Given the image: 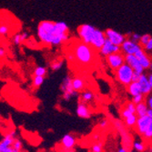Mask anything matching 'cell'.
Instances as JSON below:
<instances>
[{"instance_id":"obj_1","label":"cell","mask_w":152,"mask_h":152,"mask_svg":"<svg viewBox=\"0 0 152 152\" xmlns=\"http://www.w3.org/2000/svg\"><path fill=\"white\" fill-rule=\"evenodd\" d=\"M57 36H61V35L58 34L57 31L56 22L44 20V21H41L38 24L37 37L42 44L47 45V46H52L53 40Z\"/></svg>"},{"instance_id":"obj_2","label":"cell","mask_w":152,"mask_h":152,"mask_svg":"<svg viewBox=\"0 0 152 152\" xmlns=\"http://www.w3.org/2000/svg\"><path fill=\"white\" fill-rule=\"evenodd\" d=\"M72 53L74 54L76 62L82 66H88L93 62L95 58L93 48L84 42H77L74 45Z\"/></svg>"},{"instance_id":"obj_3","label":"cell","mask_w":152,"mask_h":152,"mask_svg":"<svg viewBox=\"0 0 152 152\" xmlns=\"http://www.w3.org/2000/svg\"><path fill=\"white\" fill-rule=\"evenodd\" d=\"M133 74H134V69L126 63L116 70V77L118 81L120 84L127 87L132 82Z\"/></svg>"},{"instance_id":"obj_4","label":"cell","mask_w":152,"mask_h":152,"mask_svg":"<svg viewBox=\"0 0 152 152\" xmlns=\"http://www.w3.org/2000/svg\"><path fill=\"white\" fill-rule=\"evenodd\" d=\"M114 126L116 127V129H118L120 137H121V143H122V147H124L126 149H128L129 151H130L131 148H133V139L130 135V133L127 130L126 127L123 125V124L116 119L114 120Z\"/></svg>"},{"instance_id":"obj_5","label":"cell","mask_w":152,"mask_h":152,"mask_svg":"<svg viewBox=\"0 0 152 152\" xmlns=\"http://www.w3.org/2000/svg\"><path fill=\"white\" fill-rule=\"evenodd\" d=\"M96 27L89 24H83L77 27V34L82 42L90 45L92 37L96 31Z\"/></svg>"},{"instance_id":"obj_6","label":"cell","mask_w":152,"mask_h":152,"mask_svg":"<svg viewBox=\"0 0 152 152\" xmlns=\"http://www.w3.org/2000/svg\"><path fill=\"white\" fill-rule=\"evenodd\" d=\"M107 62L109 66V67L113 70H117L122 65H124L125 62V57L123 56L122 53H115L111 54L107 57Z\"/></svg>"},{"instance_id":"obj_7","label":"cell","mask_w":152,"mask_h":152,"mask_svg":"<svg viewBox=\"0 0 152 152\" xmlns=\"http://www.w3.org/2000/svg\"><path fill=\"white\" fill-rule=\"evenodd\" d=\"M107 40V37H106V34L105 32L99 30V29H96L93 37H92V39H91V42H90V46L96 49V50H99L102 48V47L104 46L105 42Z\"/></svg>"},{"instance_id":"obj_8","label":"cell","mask_w":152,"mask_h":152,"mask_svg":"<svg viewBox=\"0 0 152 152\" xmlns=\"http://www.w3.org/2000/svg\"><path fill=\"white\" fill-rule=\"evenodd\" d=\"M72 80L73 78L69 76H66L61 83V86H60V89L63 93V95L65 94H68V95H71L72 99L73 98H77L79 92L75 91L73 88V84H72Z\"/></svg>"},{"instance_id":"obj_9","label":"cell","mask_w":152,"mask_h":152,"mask_svg":"<svg viewBox=\"0 0 152 152\" xmlns=\"http://www.w3.org/2000/svg\"><path fill=\"white\" fill-rule=\"evenodd\" d=\"M105 34H106V37L107 40H109L110 42H112L113 44L119 46V47H121L122 44L124 43V41L126 40V37L123 34L118 31H115L112 28H107L105 31Z\"/></svg>"},{"instance_id":"obj_10","label":"cell","mask_w":152,"mask_h":152,"mask_svg":"<svg viewBox=\"0 0 152 152\" xmlns=\"http://www.w3.org/2000/svg\"><path fill=\"white\" fill-rule=\"evenodd\" d=\"M142 48H143L140 43H135L130 39H126L121 46V51L125 55H135Z\"/></svg>"},{"instance_id":"obj_11","label":"cell","mask_w":152,"mask_h":152,"mask_svg":"<svg viewBox=\"0 0 152 152\" xmlns=\"http://www.w3.org/2000/svg\"><path fill=\"white\" fill-rule=\"evenodd\" d=\"M125 62L133 68L135 72L144 74V67L141 66L140 60L137 59L135 55H125Z\"/></svg>"},{"instance_id":"obj_12","label":"cell","mask_w":152,"mask_h":152,"mask_svg":"<svg viewBox=\"0 0 152 152\" xmlns=\"http://www.w3.org/2000/svg\"><path fill=\"white\" fill-rule=\"evenodd\" d=\"M152 119L148 116H144V117H139L137 121V125H136V129L140 135L144 136L145 132L147 131V129H148L150 123H151Z\"/></svg>"},{"instance_id":"obj_13","label":"cell","mask_w":152,"mask_h":152,"mask_svg":"<svg viewBox=\"0 0 152 152\" xmlns=\"http://www.w3.org/2000/svg\"><path fill=\"white\" fill-rule=\"evenodd\" d=\"M121 51V47L117 46L115 44H113L112 42H110L109 40H106V42L104 44V46L102 47V48L100 49V54L104 57H107L111 54H115V53H119Z\"/></svg>"},{"instance_id":"obj_14","label":"cell","mask_w":152,"mask_h":152,"mask_svg":"<svg viewBox=\"0 0 152 152\" xmlns=\"http://www.w3.org/2000/svg\"><path fill=\"white\" fill-rule=\"evenodd\" d=\"M16 140H17V137H16V131L15 130H12L11 132L7 133L3 137L1 142H0V151H3L7 148H10V147H12Z\"/></svg>"},{"instance_id":"obj_15","label":"cell","mask_w":152,"mask_h":152,"mask_svg":"<svg viewBox=\"0 0 152 152\" xmlns=\"http://www.w3.org/2000/svg\"><path fill=\"white\" fill-rule=\"evenodd\" d=\"M135 56L137 58V59L140 60L141 66L144 67V69H149V66L151 65V59L149 58V57L147 55L146 51L144 50V48L140 49L137 51L136 54H135Z\"/></svg>"},{"instance_id":"obj_16","label":"cell","mask_w":152,"mask_h":152,"mask_svg":"<svg viewBox=\"0 0 152 152\" xmlns=\"http://www.w3.org/2000/svg\"><path fill=\"white\" fill-rule=\"evenodd\" d=\"M76 112H77V115L79 118H84V119L89 118L91 117V112H90V110H89V107L84 102H80V103L77 104Z\"/></svg>"},{"instance_id":"obj_17","label":"cell","mask_w":152,"mask_h":152,"mask_svg":"<svg viewBox=\"0 0 152 152\" xmlns=\"http://www.w3.org/2000/svg\"><path fill=\"white\" fill-rule=\"evenodd\" d=\"M140 84L141 86V90H142V94L144 96L147 95H150L152 92V87L150 85V83L148 81V76L146 74H142L140 79Z\"/></svg>"},{"instance_id":"obj_18","label":"cell","mask_w":152,"mask_h":152,"mask_svg":"<svg viewBox=\"0 0 152 152\" xmlns=\"http://www.w3.org/2000/svg\"><path fill=\"white\" fill-rule=\"evenodd\" d=\"M60 145L62 148H68V149H72L74 148L76 145V139L75 137L71 134H66L61 140Z\"/></svg>"},{"instance_id":"obj_19","label":"cell","mask_w":152,"mask_h":152,"mask_svg":"<svg viewBox=\"0 0 152 152\" xmlns=\"http://www.w3.org/2000/svg\"><path fill=\"white\" fill-rule=\"evenodd\" d=\"M128 92L132 96H135L139 94H142L141 86L140 84V82H131L128 86Z\"/></svg>"},{"instance_id":"obj_20","label":"cell","mask_w":152,"mask_h":152,"mask_svg":"<svg viewBox=\"0 0 152 152\" xmlns=\"http://www.w3.org/2000/svg\"><path fill=\"white\" fill-rule=\"evenodd\" d=\"M72 84H73V88L75 91H82L83 89L85 88V82L84 79L80 77H73L72 80Z\"/></svg>"},{"instance_id":"obj_21","label":"cell","mask_w":152,"mask_h":152,"mask_svg":"<svg viewBox=\"0 0 152 152\" xmlns=\"http://www.w3.org/2000/svg\"><path fill=\"white\" fill-rule=\"evenodd\" d=\"M27 37H28V34H27V32H22V33H18V34H16L15 36L13 37L12 40H13V43L18 46L20 45L22 42H24V41L26 40Z\"/></svg>"},{"instance_id":"obj_22","label":"cell","mask_w":152,"mask_h":152,"mask_svg":"<svg viewBox=\"0 0 152 152\" xmlns=\"http://www.w3.org/2000/svg\"><path fill=\"white\" fill-rule=\"evenodd\" d=\"M148 110V107L147 103L141 102V103L137 105V112H136V114L137 115V117H144V116L147 115Z\"/></svg>"},{"instance_id":"obj_23","label":"cell","mask_w":152,"mask_h":152,"mask_svg":"<svg viewBox=\"0 0 152 152\" xmlns=\"http://www.w3.org/2000/svg\"><path fill=\"white\" fill-rule=\"evenodd\" d=\"M137 118H139V117H137V114H134L129 118H127L125 120V126L127 128H133V127H136L137 125Z\"/></svg>"},{"instance_id":"obj_24","label":"cell","mask_w":152,"mask_h":152,"mask_svg":"<svg viewBox=\"0 0 152 152\" xmlns=\"http://www.w3.org/2000/svg\"><path fill=\"white\" fill-rule=\"evenodd\" d=\"M93 99H94V93L90 90H85V91H83L81 94L82 102H84L86 104L90 102Z\"/></svg>"},{"instance_id":"obj_25","label":"cell","mask_w":152,"mask_h":152,"mask_svg":"<svg viewBox=\"0 0 152 152\" xmlns=\"http://www.w3.org/2000/svg\"><path fill=\"white\" fill-rule=\"evenodd\" d=\"M133 149L137 152H144L146 150V144L141 140H135L133 143Z\"/></svg>"},{"instance_id":"obj_26","label":"cell","mask_w":152,"mask_h":152,"mask_svg":"<svg viewBox=\"0 0 152 152\" xmlns=\"http://www.w3.org/2000/svg\"><path fill=\"white\" fill-rule=\"evenodd\" d=\"M45 81V77H39V76H34L33 77V87L34 88H39L42 86V84Z\"/></svg>"},{"instance_id":"obj_27","label":"cell","mask_w":152,"mask_h":152,"mask_svg":"<svg viewBox=\"0 0 152 152\" xmlns=\"http://www.w3.org/2000/svg\"><path fill=\"white\" fill-rule=\"evenodd\" d=\"M63 66V60L62 59H57V60H55L51 63L50 66H51V69L54 70V71H58L59 70L60 68L62 67Z\"/></svg>"},{"instance_id":"obj_28","label":"cell","mask_w":152,"mask_h":152,"mask_svg":"<svg viewBox=\"0 0 152 152\" xmlns=\"http://www.w3.org/2000/svg\"><path fill=\"white\" fill-rule=\"evenodd\" d=\"M47 75V68L44 66H37L34 70V76L45 77Z\"/></svg>"},{"instance_id":"obj_29","label":"cell","mask_w":152,"mask_h":152,"mask_svg":"<svg viewBox=\"0 0 152 152\" xmlns=\"http://www.w3.org/2000/svg\"><path fill=\"white\" fill-rule=\"evenodd\" d=\"M12 148H13V152H21V149H22V141L18 139H17L14 142L13 146H12Z\"/></svg>"},{"instance_id":"obj_30","label":"cell","mask_w":152,"mask_h":152,"mask_svg":"<svg viewBox=\"0 0 152 152\" xmlns=\"http://www.w3.org/2000/svg\"><path fill=\"white\" fill-rule=\"evenodd\" d=\"M151 36L149 34H145V35H142L141 36V38H140V44L142 46V48H144L148 42L149 40L151 39Z\"/></svg>"},{"instance_id":"obj_31","label":"cell","mask_w":152,"mask_h":152,"mask_svg":"<svg viewBox=\"0 0 152 152\" xmlns=\"http://www.w3.org/2000/svg\"><path fill=\"white\" fill-rule=\"evenodd\" d=\"M103 151V144L101 142H96L92 145L91 152H102Z\"/></svg>"},{"instance_id":"obj_32","label":"cell","mask_w":152,"mask_h":152,"mask_svg":"<svg viewBox=\"0 0 152 152\" xmlns=\"http://www.w3.org/2000/svg\"><path fill=\"white\" fill-rule=\"evenodd\" d=\"M9 31V26L7 24H5L3 21L1 23V26H0V34L1 36H7L8 34Z\"/></svg>"},{"instance_id":"obj_33","label":"cell","mask_w":152,"mask_h":152,"mask_svg":"<svg viewBox=\"0 0 152 152\" xmlns=\"http://www.w3.org/2000/svg\"><path fill=\"white\" fill-rule=\"evenodd\" d=\"M132 102L135 104V105H137L141 102H144V95L143 94H139L135 96L132 98Z\"/></svg>"},{"instance_id":"obj_34","label":"cell","mask_w":152,"mask_h":152,"mask_svg":"<svg viewBox=\"0 0 152 152\" xmlns=\"http://www.w3.org/2000/svg\"><path fill=\"white\" fill-rule=\"evenodd\" d=\"M143 137H145L147 140H150L151 141V139H152V121H151L148 129H147V131L145 132V134H144Z\"/></svg>"},{"instance_id":"obj_35","label":"cell","mask_w":152,"mask_h":152,"mask_svg":"<svg viewBox=\"0 0 152 152\" xmlns=\"http://www.w3.org/2000/svg\"><path fill=\"white\" fill-rule=\"evenodd\" d=\"M126 108H128L129 111H131L133 114H136V112H137V105H135L133 102H129V103H127V105H126V107H125Z\"/></svg>"},{"instance_id":"obj_36","label":"cell","mask_w":152,"mask_h":152,"mask_svg":"<svg viewBox=\"0 0 152 152\" xmlns=\"http://www.w3.org/2000/svg\"><path fill=\"white\" fill-rule=\"evenodd\" d=\"M132 115H134V114L131 111H129V110L128 108H126V107H124V109L121 111V117L124 119H126L127 118H129V117H130Z\"/></svg>"},{"instance_id":"obj_37","label":"cell","mask_w":152,"mask_h":152,"mask_svg":"<svg viewBox=\"0 0 152 152\" xmlns=\"http://www.w3.org/2000/svg\"><path fill=\"white\" fill-rule=\"evenodd\" d=\"M140 38H141V36H140V35L137 34V33H134V34H131L129 39H130L131 41H133V42H135V43H140Z\"/></svg>"},{"instance_id":"obj_38","label":"cell","mask_w":152,"mask_h":152,"mask_svg":"<svg viewBox=\"0 0 152 152\" xmlns=\"http://www.w3.org/2000/svg\"><path fill=\"white\" fill-rule=\"evenodd\" d=\"M141 75H142V74H140V73H137V72H135V71H134L133 77H132V82H139L140 79Z\"/></svg>"},{"instance_id":"obj_39","label":"cell","mask_w":152,"mask_h":152,"mask_svg":"<svg viewBox=\"0 0 152 152\" xmlns=\"http://www.w3.org/2000/svg\"><path fill=\"white\" fill-rule=\"evenodd\" d=\"M144 49H145V51H147V52H150V51H152V37H151V39L149 40V42L143 48Z\"/></svg>"},{"instance_id":"obj_40","label":"cell","mask_w":152,"mask_h":152,"mask_svg":"<svg viewBox=\"0 0 152 152\" xmlns=\"http://www.w3.org/2000/svg\"><path fill=\"white\" fill-rule=\"evenodd\" d=\"M107 126H108V121H107V119H102L99 122V127L101 129H106Z\"/></svg>"},{"instance_id":"obj_41","label":"cell","mask_w":152,"mask_h":152,"mask_svg":"<svg viewBox=\"0 0 152 152\" xmlns=\"http://www.w3.org/2000/svg\"><path fill=\"white\" fill-rule=\"evenodd\" d=\"M147 105L148 107V108H151L152 109V94L148 95V99H147Z\"/></svg>"},{"instance_id":"obj_42","label":"cell","mask_w":152,"mask_h":152,"mask_svg":"<svg viewBox=\"0 0 152 152\" xmlns=\"http://www.w3.org/2000/svg\"><path fill=\"white\" fill-rule=\"evenodd\" d=\"M5 54H6V50L3 48H0V57L3 58L5 57Z\"/></svg>"},{"instance_id":"obj_43","label":"cell","mask_w":152,"mask_h":152,"mask_svg":"<svg viewBox=\"0 0 152 152\" xmlns=\"http://www.w3.org/2000/svg\"><path fill=\"white\" fill-rule=\"evenodd\" d=\"M60 151H61V152H74V148H72V149H68V148H62V149H61Z\"/></svg>"},{"instance_id":"obj_44","label":"cell","mask_w":152,"mask_h":152,"mask_svg":"<svg viewBox=\"0 0 152 152\" xmlns=\"http://www.w3.org/2000/svg\"><path fill=\"white\" fill-rule=\"evenodd\" d=\"M118 152H129V150L126 149L124 147H120V148L118 149Z\"/></svg>"},{"instance_id":"obj_45","label":"cell","mask_w":152,"mask_h":152,"mask_svg":"<svg viewBox=\"0 0 152 152\" xmlns=\"http://www.w3.org/2000/svg\"><path fill=\"white\" fill-rule=\"evenodd\" d=\"M147 115L152 119V109L151 108H148V113H147Z\"/></svg>"},{"instance_id":"obj_46","label":"cell","mask_w":152,"mask_h":152,"mask_svg":"<svg viewBox=\"0 0 152 152\" xmlns=\"http://www.w3.org/2000/svg\"><path fill=\"white\" fill-rule=\"evenodd\" d=\"M148 81H149L150 85H151V87H152V73H150V74L148 76Z\"/></svg>"},{"instance_id":"obj_47","label":"cell","mask_w":152,"mask_h":152,"mask_svg":"<svg viewBox=\"0 0 152 152\" xmlns=\"http://www.w3.org/2000/svg\"><path fill=\"white\" fill-rule=\"evenodd\" d=\"M0 152H13V148H12V147H10V148L5 149V150H3V151H0Z\"/></svg>"},{"instance_id":"obj_48","label":"cell","mask_w":152,"mask_h":152,"mask_svg":"<svg viewBox=\"0 0 152 152\" xmlns=\"http://www.w3.org/2000/svg\"><path fill=\"white\" fill-rule=\"evenodd\" d=\"M149 69H150V71L152 72V62H151V65H150V66H149Z\"/></svg>"},{"instance_id":"obj_49","label":"cell","mask_w":152,"mask_h":152,"mask_svg":"<svg viewBox=\"0 0 152 152\" xmlns=\"http://www.w3.org/2000/svg\"><path fill=\"white\" fill-rule=\"evenodd\" d=\"M148 152H152V146L148 148Z\"/></svg>"},{"instance_id":"obj_50","label":"cell","mask_w":152,"mask_h":152,"mask_svg":"<svg viewBox=\"0 0 152 152\" xmlns=\"http://www.w3.org/2000/svg\"><path fill=\"white\" fill-rule=\"evenodd\" d=\"M151 143H152V139H151Z\"/></svg>"}]
</instances>
